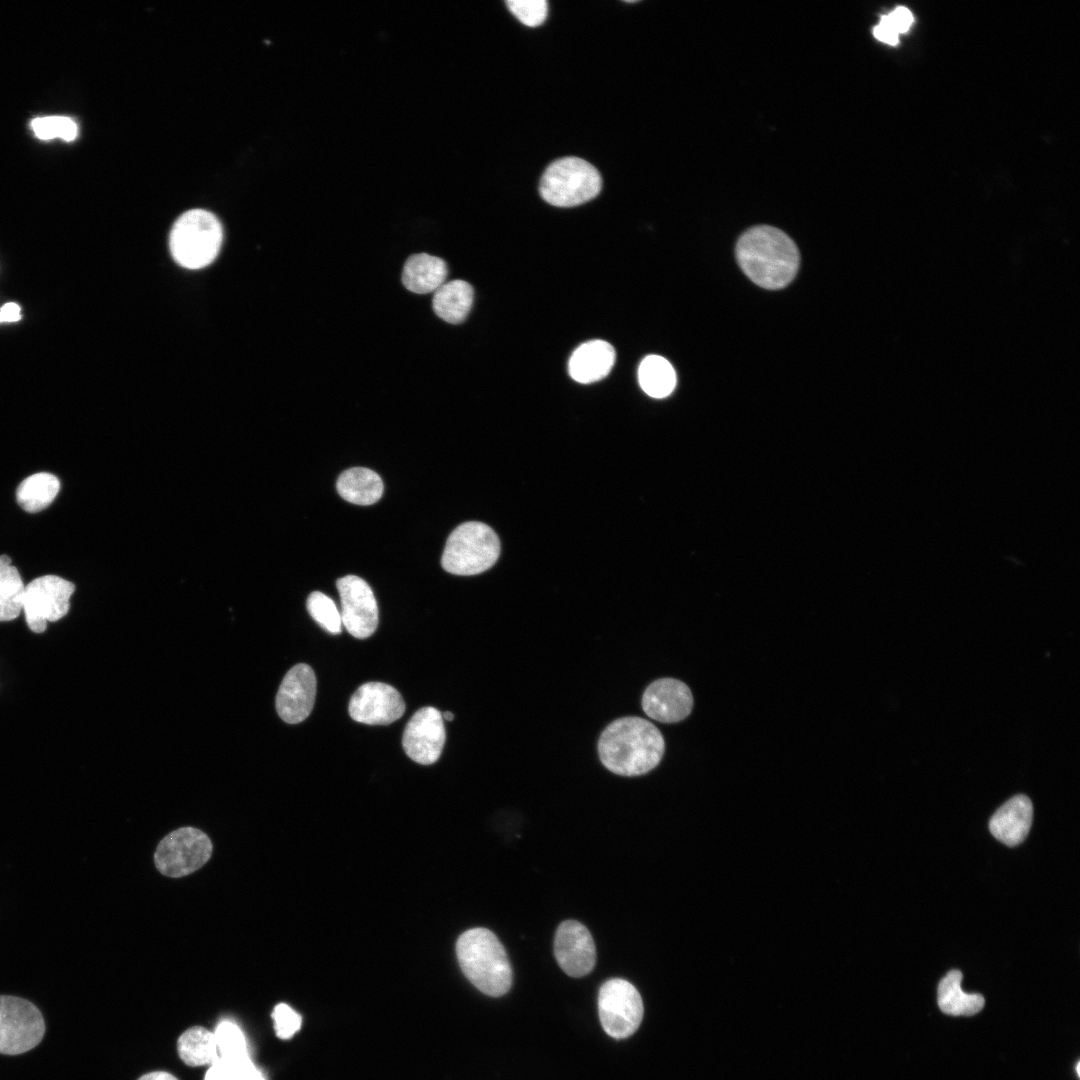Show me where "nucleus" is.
<instances>
[{
    "label": "nucleus",
    "mask_w": 1080,
    "mask_h": 1080,
    "mask_svg": "<svg viewBox=\"0 0 1080 1080\" xmlns=\"http://www.w3.org/2000/svg\"><path fill=\"white\" fill-rule=\"evenodd\" d=\"M597 750L601 763L612 773L639 776L659 764L665 743L653 723L641 717L626 716L612 721L602 731Z\"/></svg>",
    "instance_id": "f257e3e1"
},
{
    "label": "nucleus",
    "mask_w": 1080,
    "mask_h": 1080,
    "mask_svg": "<svg viewBox=\"0 0 1080 1080\" xmlns=\"http://www.w3.org/2000/svg\"><path fill=\"white\" fill-rule=\"evenodd\" d=\"M737 261L755 284L766 289L787 286L799 268V251L782 230L755 226L744 232L736 245Z\"/></svg>",
    "instance_id": "f03ea898"
},
{
    "label": "nucleus",
    "mask_w": 1080,
    "mask_h": 1080,
    "mask_svg": "<svg viewBox=\"0 0 1080 1080\" xmlns=\"http://www.w3.org/2000/svg\"><path fill=\"white\" fill-rule=\"evenodd\" d=\"M459 965L467 979L491 997L506 994L512 984V968L496 935L486 928H473L457 940Z\"/></svg>",
    "instance_id": "7ed1b4c3"
},
{
    "label": "nucleus",
    "mask_w": 1080,
    "mask_h": 1080,
    "mask_svg": "<svg viewBox=\"0 0 1080 1080\" xmlns=\"http://www.w3.org/2000/svg\"><path fill=\"white\" fill-rule=\"evenodd\" d=\"M223 240L221 223L211 212L192 209L174 223L169 247L174 260L187 269H201L214 261Z\"/></svg>",
    "instance_id": "20e7f679"
},
{
    "label": "nucleus",
    "mask_w": 1080,
    "mask_h": 1080,
    "mask_svg": "<svg viewBox=\"0 0 1080 1080\" xmlns=\"http://www.w3.org/2000/svg\"><path fill=\"white\" fill-rule=\"evenodd\" d=\"M601 186L600 173L593 165L578 157H564L547 167L539 192L553 206L573 207L595 198Z\"/></svg>",
    "instance_id": "39448f33"
},
{
    "label": "nucleus",
    "mask_w": 1080,
    "mask_h": 1080,
    "mask_svg": "<svg viewBox=\"0 0 1080 1080\" xmlns=\"http://www.w3.org/2000/svg\"><path fill=\"white\" fill-rule=\"evenodd\" d=\"M500 553L496 533L486 524L470 521L459 525L449 535L441 564L456 575H475L494 565Z\"/></svg>",
    "instance_id": "423d86ee"
},
{
    "label": "nucleus",
    "mask_w": 1080,
    "mask_h": 1080,
    "mask_svg": "<svg viewBox=\"0 0 1080 1080\" xmlns=\"http://www.w3.org/2000/svg\"><path fill=\"white\" fill-rule=\"evenodd\" d=\"M598 1011L604 1031L615 1039H623L638 1029L644 1008L640 993L633 984L613 978L600 987Z\"/></svg>",
    "instance_id": "0eeeda50"
},
{
    "label": "nucleus",
    "mask_w": 1080,
    "mask_h": 1080,
    "mask_svg": "<svg viewBox=\"0 0 1080 1080\" xmlns=\"http://www.w3.org/2000/svg\"><path fill=\"white\" fill-rule=\"evenodd\" d=\"M211 854L212 843L204 832L183 827L160 841L154 853V862L161 874L178 878L198 870Z\"/></svg>",
    "instance_id": "6e6552de"
},
{
    "label": "nucleus",
    "mask_w": 1080,
    "mask_h": 1080,
    "mask_svg": "<svg viewBox=\"0 0 1080 1080\" xmlns=\"http://www.w3.org/2000/svg\"><path fill=\"white\" fill-rule=\"evenodd\" d=\"M45 1032L44 1019L31 1002L0 995V1053L17 1055L37 1046Z\"/></svg>",
    "instance_id": "1a4fd4ad"
},
{
    "label": "nucleus",
    "mask_w": 1080,
    "mask_h": 1080,
    "mask_svg": "<svg viewBox=\"0 0 1080 1080\" xmlns=\"http://www.w3.org/2000/svg\"><path fill=\"white\" fill-rule=\"evenodd\" d=\"M74 589L73 583L56 575L41 576L26 585L22 609L29 628L41 633L46 629L47 622L64 617Z\"/></svg>",
    "instance_id": "9d476101"
},
{
    "label": "nucleus",
    "mask_w": 1080,
    "mask_h": 1080,
    "mask_svg": "<svg viewBox=\"0 0 1080 1080\" xmlns=\"http://www.w3.org/2000/svg\"><path fill=\"white\" fill-rule=\"evenodd\" d=\"M336 586L342 625L355 638L370 637L378 626V607L371 587L355 575L339 578Z\"/></svg>",
    "instance_id": "9b49d317"
},
{
    "label": "nucleus",
    "mask_w": 1080,
    "mask_h": 1080,
    "mask_svg": "<svg viewBox=\"0 0 1080 1080\" xmlns=\"http://www.w3.org/2000/svg\"><path fill=\"white\" fill-rule=\"evenodd\" d=\"M445 740L446 732L441 712L427 706L416 711L407 723L402 746L413 761L430 765L439 759Z\"/></svg>",
    "instance_id": "f8f14e48"
},
{
    "label": "nucleus",
    "mask_w": 1080,
    "mask_h": 1080,
    "mask_svg": "<svg viewBox=\"0 0 1080 1080\" xmlns=\"http://www.w3.org/2000/svg\"><path fill=\"white\" fill-rule=\"evenodd\" d=\"M348 711L350 717L357 722L388 725L402 717L405 712V702L401 694L391 685L368 682L354 692Z\"/></svg>",
    "instance_id": "ddd939ff"
},
{
    "label": "nucleus",
    "mask_w": 1080,
    "mask_h": 1080,
    "mask_svg": "<svg viewBox=\"0 0 1080 1080\" xmlns=\"http://www.w3.org/2000/svg\"><path fill=\"white\" fill-rule=\"evenodd\" d=\"M554 954L560 968L571 977L587 975L596 961V947L591 933L575 920H566L557 928Z\"/></svg>",
    "instance_id": "4468645a"
},
{
    "label": "nucleus",
    "mask_w": 1080,
    "mask_h": 1080,
    "mask_svg": "<svg viewBox=\"0 0 1080 1080\" xmlns=\"http://www.w3.org/2000/svg\"><path fill=\"white\" fill-rule=\"evenodd\" d=\"M316 696V677L312 668L304 663L293 666L285 675L276 696V710L280 718L296 724L311 713Z\"/></svg>",
    "instance_id": "2eb2a0df"
},
{
    "label": "nucleus",
    "mask_w": 1080,
    "mask_h": 1080,
    "mask_svg": "<svg viewBox=\"0 0 1080 1080\" xmlns=\"http://www.w3.org/2000/svg\"><path fill=\"white\" fill-rule=\"evenodd\" d=\"M641 706L645 714L662 723H676L685 719L693 707L689 687L673 678L653 681L645 689Z\"/></svg>",
    "instance_id": "dca6fc26"
},
{
    "label": "nucleus",
    "mask_w": 1080,
    "mask_h": 1080,
    "mask_svg": "<svg viewBox=\"0 0 1080 1080\" xmlns=\"http://www.w3.org/2000/svg\"><path fill=\"white\" fill-rule=\"evenodd\" d=\"M1033 806L1031 800L1022 794L1006 801L993 814L989 822L991 834L1009 847L1022 843L1031 828Z\"/></svg>",
    "instance_id": "f3484780"
},
{
    "label": "nucleus",
    "mask_w": 1080,
    "mask_h": 1080,
    "mask_svg": "<svg viewBox=\"0 0 1080 1080\" xmlns=\"http://www.w3.org/2000/svg\"><path fill=\"white\" fill-rule=\"evenodd\" d=\"M615 350L603 340L581 344L571 355L568 370L577 382L588 384L606 377L615 363Z\"/></svg>",
    "instance_id": "a211bd4d"
},
{
    "label": "nucleus",
    "mask_w": 1080,
    "mask_h": 1080,
    "mask_svg": "<svg viewBox=\"0 0 1080 1080\" xmlns=\"http://www.w3.org/2000/svg\"><path fill=\"white\" fill-rule=\"evenodd\" d=\"M448 276L447 263L440 257L427 253L409 256L402 269L403 286L415 294L435 292Z\"/></svg>",
    "instance_id": "6ab92c4d"
},
{
    "label": "nucleus",
    "mask_w": 1080,
    "mask_h": 1080,
    "mask_svg": "<svg viewBox=\"0 0 1080 1080\" xmlns=\"http://www.w3.org/2000/svg\"><path fill=\"white\" fill-rule=\"evenodd\" d=\"M473 300V287L464 280L455 279L443 283L434 292L432 308L441 320L456 325L467 318Z\"/></svg>",
    "instance_id": "aec40b11"
},
{
    "label": "nucleus",
    "mask_w": 1080,
    "mask_h": 1080,
    "mask_svg": "<svg viewBox=\"0 0 1080 1080\" xmlns=\"http://www.w3.org/2000/svg\"><path fill=\"white\" fill-rule=\"evenodd\" d=\"M339 495L357 505H371L383 494V482L371 469L354 467L340 474L336 484Z\"/></svg>",
    "instance_id": "412c9836"
},
{
    "label": "nucleus",
    "mask_w": 1080,
    "mask_h": 1080,
    "mask_svg": "<svg viewBox=\"0 0 1080 1080\" xmlns=\"http://www.w3.org/2000/svg\"><path fill=\"white\" fill-rule=\"evenodd\" d=\"M962 973L959 970L949 971L939 982L937 1000L940 1010L952 1016H972L983 1008L985 1000L982 995L965 993L961 988Z\"/></svg>",
    "instance_id": "4be33fe9"
},
{
    "label": "nucleus",
    "mask_w": 1080,
    "mask_h": 1080,
    "mask_svg": "<svg viewBox=\"0 0 1080 1080\" xmlns=\"http://www.w3.org/2000/svg\"><path fill=\"white\" fill-rule=\"evenodd\" d=\"M177 1051L181 1060L189 1066L212 1065L218 1058V1048L213 1032L194 1026L179 1037Z\"/></svg>",
    "instance_id": "5701e85b"
},
{
    "label": "nucleus",
    "mask_w": 1080,
    "mask_h": 1080,
    "mask_svg": "<svg viewBox=\"0 0 1080 1080\" xmlns=\"http://www.w3.org/2000/svg\"><path fill=\"white\" fill-rule=\"evenodd\" d=\"M59 488L60 482L55 475L46 472L36 473L20 483L16 499L25 511L39 512L51 504Z\"/></svg>",
    "instance_id": "b1692460"
},
{
    "label": "nucleus",
    "mask_w": 1080,
    "mask_h": 1080,
    "mask_svg": "<svg viewBox=\"0 0 1080 1080\" xmlns=\"http://www.w3.org/2000/svg\"><path fill=\"white\" fill-rule=\"evenodd\" d=\"M638 380L646 394L653 398H664L674 390L676 374L665 358L649 355L639 365Z\"/></svg>",
    "instance_id": "393cba45"
},
{
    "label": "nucleus",
    "mask_w": 1080,
    "mask_h": 1080,
    "mask_svg": "<svg viewBox=\"0 0 1080 1080\" xmlns=\"http://www.w3.org/2000/svg\"><path fill=\"white\" fill-rule=\"evenodd\" d=\"M25 586L8 555L0 556V622L17 618L23 607Z\"/></svg>",
    "instance_id": "a878e982"
},
{
    "label": "nucleus",
    "mask_w": 1080,
    "mask_h": 1080,
    "mask_svg": "<svg viewBox=\"0 0 1080 1080\" xmlns=\"http://www.w3.org/2000/svg\"><path fill=\"white\" fill-rule=\"evenodd\" d=\"M307 610L324 630L335 635L341 633L340 611L327 595L319 591L312 592L307 599Z\"/></svg>",
    "instance_id": "bb28decb"
},
{
    "label": "nucleus",
    "mask_w": 1080,
    "mask_h": 1080,
    "mask_svg": "<svg viewBox=\"0 0 1080 1080\" xmlns=\"http://www.w3.org/2000/svg\"><path fill=\"white\" fill-rule=\"evenodd\" d=\"M214 1035L220 1056L248 1055L244 1034L236 1023L222 1020L216 1026Z\"/></svg>",
    "instance_id": "cd10ccee"
},
{
    "label": "nucleus",
    "mask_w": 1080,
    "mask_h": 1080,
    "mask_svg": "<svg viewBox=\"0 0 1080 1080\" xmlns=\"http://www.w3.org/2000/svg\"><path fill=\"white\" fill-rule=\"evenodd\" d=\"M31 127L37 137L45 140L60 137L72 141L77 136L76 123L63 116L36 118L31 122Z\"/></svg>",
    "instance_id": "c85d7f7f"
},
{
    "label": "nucleus",
    "mask_w": 1080,
    "mask_h": 1080,
    "mask_svg": "<svg viewBox=\"0 0 1080 1080\" xmlns=\"http://www.w3.org/2000/svg\"><path fill=\"white\" fill-rule=\"evenodd\" d=\"M506 4L509 10L529 27L539 26L546 19L548 7L545 0H509Z\"/></svg>",
    "instance_id": "c756f323"
},
{
    "label": "nucleus",
    "mask_w": 1080,
    "mask_h": 1080,
    "mask_svg": "<svg viewBox=\"0 0 1080 1080\" xmlns=\"http://www.w3.org/2000/svg\"><path fill=\"white\" fill-rule=\"evenodd\" d=\"M272 1017L276 1035L280 1039L291 1038L301 1027V1016L285 1003L275 1006Z\"/></svg>",
    "instance_id": "7c9ffc66"
},
{
    "label": "nucleus",
    "mask_w": 1080,
    "mask_h": 1080,
    "mask_svg": "<svg viewBox=\"0 0 1080 1080\" xmlns=\"http://www.w3.org/2000/svg\"><path fill=\"white\" fill-rule=\"evenodd\" d=\"M887 23L896 33L907 32L913 22V16L906 7H897L891 13L883 15L881 19Z\"/></svg>",
    "instance_id": "2f4dec72"
},
{
    "label": "nucleus",
    "mask_w": 1080,
    "mask_h": 1080,
    "mask_svg": "<svg viewBox=\"0 0 1080 1080\" xmlns=\"http://www.w3.org/2000/svg\"><path fill=\"white\" fill-rule=\"evenodd\" d=\"M873 35L879 41L889 45H896L898 43V33H896L887 23L880 20V22L873 28Z\"/></svg>",
    "instance_id": "473e14b6"
},
{
    "label": "nucleus",
    "mask_w": 1080,
    "mask_h": 1080,
    "mask_svg": "<svg viewBox=\"0 0 1080 1080\" xmlns=\"http://www.w3.org/2000/svg\"><path fill=\"white\" fill-rule=\"evenodd\" d=\"M20 318V308L16 303H7L0 309V321H17Z\"/></svg>",
    "instance_id": "72a5a7b5"
},
{
    "label": "nucleus",
    "mask_w": 1080,
    "mask_h": 1080,
    "mask_svg": "<svg viewBox=\"0 0 1080 1080\" xmlns=\"http://www.w3.org/2000/svg\"><path fill=\"white\" fill-rule=\"evenodd\" d=\"M138 1080H178L174 1075L165 1071H154L141 1076Z\"/></svg>",
    "instance_id": "f704fd0d"
},
{
    "label": "nucleus",
    "mask_w": 1080,
    "mask_h": 1080,
    "mask_svg": "<svg viewBox=\"0 0 1080 1080\" xmlns=\"http://www.w3.org/2000/svg\"><path fill=\"white\" fill-rule=\"evenodd\" d=\"M442 717H443V719H445V720H448V721H452V720H453V718H454V715H453V713H452V712H449V711H447V712H444V713L442 714Z\"/></svg>",
    "instance_id": "c9c22d12"
},
{
    "label": "nucleus",
    "mask_w": 1080,
    "mask_h": 1080,
    "mask_svg": "<svg viewBox=\"0 0 1080 1080\" xmlns=\"http://www.w3.org/2000/svg\"><path fill=\"white\" fill-rule=\"evenodd\" d=\"M1079 1066H1080V1063L1078 1062V1063H1077V1065H1076V1071H1077V1074H1078V1075H1079V1073H1080V1071H1079Z\"/></svg>",
    "instance_id": "e433bc0d"
}]
</instances>
